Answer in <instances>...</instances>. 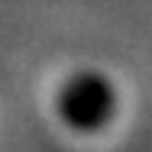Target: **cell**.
I'll use <instances>...</instances> for the list:
<instances>
[{
    "instance_id": "obj_1",
    "label": "cell",
    "mask_w": 152,
    "mask_h": 152,
    "mask_svg": "<svg viewBox=\"0 0 152 152\" xmlns=\"http://www.w3.org/2000/svg\"><path fill=\"white\" fill-rule=\"evenodd\" d=\"M55 113L75 133H97L117 113V91L100 71H75L55 94Z\"/></svg>"
}]
</instances>
